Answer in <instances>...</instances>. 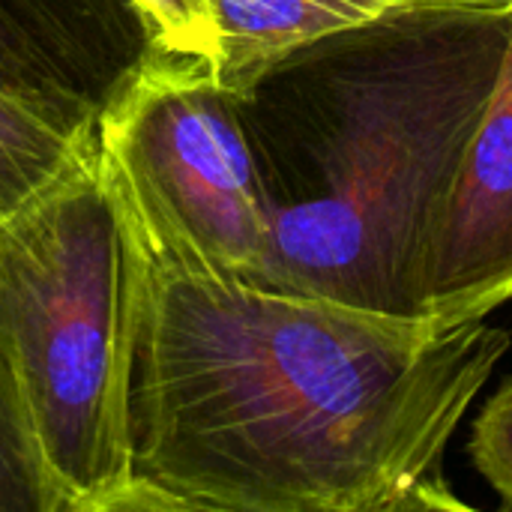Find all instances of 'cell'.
<instances>
[{
  "label": "cell",
  "instance_id": "6da1fadb",
  "mask_svg": "<svg viewBox=\"0 0 512 512\" xmlns=\"http://www.w3.org/2000/svg\"><path fill=\"white\" fill-rule=\"evenodd\" d=\"M510 345L141 252L126 510H465L444 456Z\"/></svg>",
  "mask_w": 512,
  "mask_h": 512
},
{
  "label": "cell",
  "instance_id": "7a4b0ae2",
  "mask_svg": "<svg viewBox=\"0 0 512 512\" xmlns=\"http://www.w3.org/2000/svg\"><path fill=\"white\" fill-rule=\"evenodd\" d=\"M510 33L512 6L405 0L261 72L237 96L270 228L252 285L423 318L426 240Z\"/></svg>",
  "mask_w": 512,
  "mask_h": 512
},
{
  "label": "cell",
  "instance_id": "3957f363",
  "mask_svg": "<svg viewBox=\"0 0 512 512\" xmlns=\"http://www.w3.org/2000/svg\"><path fill=\"white\" fill-rule=\"evenodd\" d=\"M138 273L96 147L0 225V348L57 512L126 510Z\"/></svg>",
  "mask_w": 512,
  "mask_h": 512
},
{
  "label": "cell",
  "instance_id": "277c9868",
  "mask_svg": "<svg viewBox=\"0 0 512 512\" xmlns=\"http://www.w3.org/2000/svg\"><path fill=\"white\" fill-rule=\"evenodd\" d=\"M96 153L153 264L255 279L270 231L264 195L237 96L210 63L153 66L99 126Z\"/></svg>",
  "mask_w": 512,
  "mask_h": 512
},
{
  "label": "cell",
  "instance_id": "5b68a950",
  "mask_svg": "<svg viewBox=\"0 0 512 512\" xmlns=\"http://www.w3.org/2000/svg\"><path fill=\"white\" fill-rule=\"evenodd\" d=\"M168 57L138 0H0V93L78 147Z\"/></svg>",
  "mask_w": 512,
  "mask_h": 512
},
{
  "label": "cell",
  "instance_id": "8992f818",
  "mask_svg": "<svg viewBox=\"0 0 512 512\" xmlns=\"http://www.w3.org/2000/svg\"><path fill=\"white\" fill-rule=\"evenodd\" d=\"M512 300V33L426 240L420 315L489 318Z\"/></svg>",
  "mask_w": 512,
  "mask_h": 512
},
{
  "label": "cell",
  "instance_id": "52a82bcc",
  "mask_svg": "<svg viewBox=\"0 0 512 512\" xmlns=\"http://www.w3.org/2000/svg\"><path fill=\"white\" fill-rule=\"evenodd\" d=\"M405 0H207L213 21V78L240 96L291 51L378 18Z\"/></svg>",
  "mask_w": 512,
  "mask_h": 512
},
{
  "label": "cell",
  "instance_id": "ba28073f",
  "mask_svg": "<svg viewBox=\"0 0 512 512\" xmlns=\"http://www.w3.org/2000/svg\"><path fill=\"white\" fill-rule=\"evenodd\" d=\"M87 150L93 147L66 141L0 93V225Z\"/></svg>",
  "mask_w": 512,
  "mask_h": 512
},
{
  "label": "cell",
  "instance_id": "9c48e42d",
  "mask_svg": "<svg viewBox=\"0 0 512 512\" xmlns=\"http://www.w3.org/2000/svg\"><path fill=\"white\" fill-rule=\"evenodd\" d=\"M0 512H57L18 384L0 348Z\"/></svg>",
  "mask_w": 512,
  "mask_h": 512
},
{
  "label": "cell",
  "instance_id": "30bf717a",
  "mask_svg": "<svg viewBox=\"0 0 512 512\" xmlns=\"http://www.w3.org/2000/svg\"><path fill=\"white\" fill-rule=\"evenodd\" d=\"M471 459L501 504L512 510V378L498 387L474 420Z\"/></svg>",
  "mask_w": 512,
  "mask_h": 512
},
{
  "label": "cell",
  "instance_id": "8fae6325",
  "mask_svg": "<svg viewBox=\"0 0 512 512\" xmlns=\"http://www.w3.org/2000/svg\"><path fill=\"white\" fill-rule=\"evenodd\" d=\"M162 33L165 48L180 60L213 66V21L207 0H138Z\"/></svg>",
  "mask_w": 512,
  "mask_h": 512
},
{
  "label": "cell",
  "instance_id": "7c38bea8",
  "mask_svg": "<svg viewBox=\"0 0 512 512\" xmlns=\"http://www.w3.org/2000/svg\"><path fill=\"white\" fill-rule=\"evenodd\" d=\"M444 3H477V6H512V0H444Z\"/></svg>",
  "mask_w": 512,
  "mask_h": 512
}]
</instances>
